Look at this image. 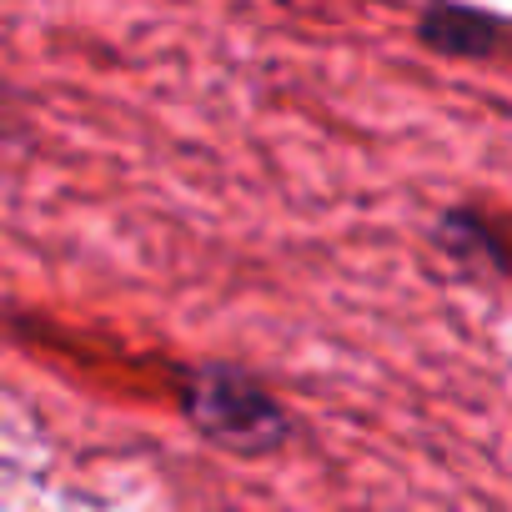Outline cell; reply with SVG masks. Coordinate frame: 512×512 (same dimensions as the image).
<instances>
[{"label":"cell","mask_w":512,"mask_h":512,"mask_svg":"<svg viewBox=\"0 0 512 512\" xmlns=\"http://www.w3.org/2000/svg\"><path fill=\"white\" fill-rule=\"evenodd\" d=\"M176 397L186 427L231 457H272L297 437L292 412L272 397L246 367L221 357H196L176 372Z\"/></svg>","instance_id":"cell-1"},{"label":"cell","mask_w":512,"mask_h":512,"mask_svg":"<svg viewBox=\"0 0 512 512\" xmlns=\"http://www.w3.org/2000/svg\"><path fill=\"white\" fill-rule=\"evenodd\" d=\"M417 41L447 61H487L507 41V21L462 0H432L417 16Z\"/></svg>","instance_id":"cell-2"},{"label":"cell","mask_w":512,"mask_h":512,"mask_svg":"<svg viewBox=\"0 0 512 512\" xmlns=\"http://www.w3.org/2000/svg\"><path fill=\"white\" fill-rule=\"evenodd\" d=\"M437 246L452 256L462 272H497V277L512 272V251H507L502 231L487 216L467 211V206H457V211H447L437 221Z\"/></svg>","instance_id":"cell-3"}]
</instances>
